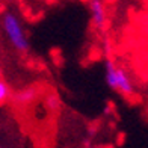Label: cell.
Returning a JSON list of instances; mask_svg holds the SVG:
<instances>
[{"label":"cell","mask_w":148,"mask_h":148,"mask_svg":"<svg viewBox=\"0 0 148 148\" xmlns=\"http://www.w3.org/2000/svg\"><path fill=\"white\" fill-rule=\"evenodd\" d=\"M3 29H5V33H6V36H8V39L11 41V44L14 45L18 51L24 53L29 49V42H27L26 33L23 30V26L14 14H11V12L5 14V17H3Z\"/></svg>","instance_id":"1"},{"label":"cell","mask_w":148,"mask_h":148,"mask_svg":"<svg viewBox=\"0 0 148 148\" xmlns=\"http://www.w3.org/2000/svg\"><path fill=\"white\" fill-rule=\"evenodd\" d=\"M106 82L110 88L119 91L124 95H132L133 94V83L130 77L127 76L125 70L116 66L110 60L106 65Z\"/></svg>","instance_id":"2"},{"label":"cell","mask_w":148,"mask_h":148,"mask_svg":"<svg viewBox=\"0 0 148 148\" xmlns=\"http://www.w3.org/2000/svg\"><path fill=\"white\" fill-rule=\"evenodd\" d=\"M91 9V15H92V21L97 27H103L106 23V9L101 0H91L89 5Z\"/></svg>","instance_id":"3"},{"label":"cell","mask_w":148,"mask_h":148,"mask_svg":"<svg viewBox=\"0 0 148 148\" xmlns=\"http://www.w3.org/2000/svg\"><path fill=\"white\" fill-rule=\"evenodd\" d=\"M36 94H38V91L35 88H26L15 95V101L18 104H29L36 98Z\"/></svg>","instance_id":"4"},{"label":"cell","mask_w":148,"mask_h":148,"mask_svg":"<svg viewBox=\"0 0 148 148\" xmlns=\"http://www.w3.org/2000/svg\"><path fill=\"white\" fill-rule=\"evenodd\" d=\"M45 107L51 112H56L59 110L60 107V100L56 94H49V95L45 97Z\"/></svg>","instance_id":"5"},{"label":"cell","mask_w":148,"mask_h":148,"mask_svg":"<svg viewBox=\"0 0 148 148\" xmlns=\"http://www.w3.org/2000/svg\"><path fill=\"white\" fill-rule=\"evenodd\" d=\"M9 97V86L3 80H0V103H5Z\"/></svg>","instance_id":"6"}]
</instances>
